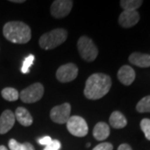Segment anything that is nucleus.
I'll list each match as a JSON object with an SVG mask.
<instances>
[{"label": "nucleus", "instance_id": "1", "mask_svg": "<svg viewBox=\"0 0 150 150\" xmlns=\"http://www.w3.org/2000/svg\"><path fill=\"white\" fill-rule=\"evenodd\" d=\"M112 86L111 78L107 74H93L87 79L84 88V95L88 99L97 100L105 96Z\"/></svg>", "mask_w": 150, "mask_h": 150}, {"label": "nucleus", "instance_id": "2", "mask_svg": "<svg viewBox=\"0 0 150 150\" xmlns=\"http://www.w3.org/2000/svg\"><path fill=\"white\" fill-rule=\"evenodd\" d=\"M4 35L7 40L13 43H27L31 39V29L20 21L8 22L4 26Z\"/></svg>", "mask_w": 150, "mask_h": 150}, {"label": "nucleus", "instance_id": "3", "mask_svg": "<svg viewBox=\"0 0 150 150\" xmlns=\"http://www.w3.org/2000/svg\"><path fill=\"white\" fill-rule=\"evenodd\" d=\"M68 38V33L64 28H55L50 32L45 33L39 38V46L44 50L57 48L64 43Z\"/></svg>", "mask_w": 150, "mask_h": 150}, {"label": "nucleus", "instance_id": "4", "mask_svg": "<svg viewBox=\"0 0 150 150\" xmlns=\"http://www.w3.org/2000/svg\"><path fill=\"white\" fill-rule=\"evenodd\" d=\"M78 49L81 58L87 62H93L98 54V48L90 38L82 36L78 41Z\"/></svg>", "mask_w": 150, "mask_h": 150}, {"label": "nucleus", "instance_id": "5", "mask_svg": "<svg viewBox=\"0 0 150 150\" xmlns=\"http://www.w3.org/2000/svg\"><path fill=\"white\" fill-rule=\"evenodd\" d=\"M43 93L44 88L42 83H35L22 90L19 94V98L23 103H33L40 100L43 97Z\"/></svg>", "mask_w": 150, "mask_h": 150}, {"label": "nucleus", "instance_id": "6", "mask_svg": "<svg viewBox=\"0 0 150 150\" xmlns=\"http://www.w3.org/2000/svg\"><path fill=\"white\" fill-rule=\"evenodd\" d=\"M67 124V129L70 134L75 137H84L88 134V127L85 119L80 116H72L70 117Z\"/></svg>", "mask_w": 150, "mask_h": 150}, {"label": "nucleus", "instance_id": "7", "mask_svg": "<svg viewBox=\"0 0 150 150\" xmlns=\"http://www.w3.org/2000/svg\"><path fill=\"white\" fill-rule=\"evenodd\" d=\"M79 74L78 67L72 63L60 66L56 72V78L61 83H69L74 80Z\"/></svg>", "mask_w": 150, "mask_h": 150}, {"label": "nucleus", "instance_id": "8", "mask_svg": "<svg viewBox=\"0 0 150 150\" xmlns=\"http://www.w3.org/2000/svg\"><path fill=\"white\" fill-rule=\"evenodd\" d=\"M71 106L69 103H65L61 105L55 106L50 112V118L54 123L64 124L68 122L70 118Z\"/></svg>", "mask_w": 150, "mask_h": 150}, {"label": "nucleus", "instance_id": "9", "mask_svg": "<svg viewBox=\"0 0 150 150\" xmlns=\"http://www.w3.org/2000/svg\"><path fill=\"white\" fill-rule=\"evenodd\" d=\"M71 0H57L51 5V14L55 18H62L69 15L73 8Z\"/></svg>", "mask_w": 150, "mask_h": 150}, {"label": "nucleus", "instance_id": "10", "mask_svg": "<svg viewBox=\"0 0 150 150\" xmlns=\"http://www.w3.org/2000/svg\"><path fill=\"white\" fill-rule=\"evenodd\" d=\"M139 13L138 11H123L119 15L118 23L123 28H131L139 21Z\"/></svg>", "mask_w": 150, "mask_h": 150}, {"label": "nucleus", "instance_id": "11", "mask_svg": "<svg viewBox=\"0 0 150 150\" xmlns=\"http://www.w3.org/2000/svg\"><path fill=\"white\" fill-rule=\"evenodd\" d=\"M15 123V115L9 109L4 110L0 116V134H7Z\"/></svg>", "mask_w": 150, "mask_h": 150}, {"label": "nucleus", "instance_id": "12", "mask_svg": "<svg viewBox=\"0 0 150 150\" xmlns=\"http://www.w3.org/2000/svg\"><path fill=\"white\" fill-rule=\"evenodd\" d=\"M135 71L129 65L122 66L118 72V79L123 85L129 86L134 83L135 79Z\"/></svg>", "mask_w": 150, "mask_h": 150}, {"label": "nucleus", "instance_id": "13", "mask_svg": "<svg viewBox=\"0 0 150 150\" xmlns=\"http://www.w3.org/2000/svg\"><path fill=\"white\" fill-rule=\"evenodd\" d=\"M129 62L132 64L139 68L150 67V55L141 53H133L129 57Z\"/></svg>", "mask_w": 150, "mask_h": 150}, {"label": "nucleus", "instance_id": "14", "mask_svg": "<svg viewBox=\"0 0 150 150\" xmlns=\"http://www.w3.org/2000/svg\"><path fill=\"white\" fill-rule=\"evenodd\" d=\"M110 134V129L108 124L104 122H99L94 126L93 130V135L98 141L106 139Z\"/></svg>", "mask_w": 150, "mask_h": 150}, {"label": "nucleus", "instance_id": "15", "mask_svg": "<svg viewBox=\"0 0 150 150\" xmlns=\"http://www.w3.org/2000/svg\"><path fill=\"white\" fill-rule=\"evenodd\" d=\"M14 115H15V118L18 120V122L20 123L21 125H23V126L28 127V126L32 125V115H31V113L28 112L25 108H17Z\"/></svg>", "mask_w": 150, "mask_h": 150}, {"label": "nucleus", "instance_id": "16", "mask_svg": "<svg viewBox=\"0 0 150 150\" xmlns=\"http://www.w3.org/2000/svg\"><path fill=\"white\" fill-rule=\"evenodd\" d=\"M109 123L113 129H123L127 125V119L122 112L114 111L112 112L109 118Z\"/></svg>", "mask_w": 150, "mask_h": 150}, {"label": "nucleus", "instance_id": "17", "mask_svg": "<svg viewBox=\"0 0 150 150\" xmlns=\"http://www.w3.org/2000/svg\"><path fill=\"white\" fill-rule=\"evenodd\" d=\"M2 97L7 101H16L19 98V93L17 89L13 88H5L1 92Z\"/></svg>", "mask_w": 150, "mask_h": 150}, {"label": "nucleus", "instance_id": "18", "mask_svg": "<svg viewBox=\"0 0 150 150\" xmlns=\"http://www.w3.org/2000/svg\"><path fill=\"white\" fill-rule=\"evenodd\" d=\"M142 4L141 0H123L120 2V6L125 11H136Z\"/></svg>", "mask_w": 150, "mask_h": 150}, {"label": "nucleus", "instance_id": "19", "mask_svg": "<svg viewBox=\"0 0 150 150\" xmlns=\"http://www.w3.org/2000/svg\"><path fill=\"white\" fill-rule=\"evenodd\" d=\"M136 110L139 112H150V95L144 97L137 103Z\"/></svg>", "mask_w": 150, "mask_h": 150}, {"label": "nucleus", "instance_id": "20", "mask_svg": "<svg viewBox=\"0 0 150 150\" xmlns=\"http://www.w3.org/2000/svg\"><path fill=\"white\" fill-rule=\"evenodd\" d=\"M33 61H34V56L33 54H30V55H28V57L25 58V59L23 60V66L21 68V72L23 74L29 73V69L33 64Z\"/></svg>", "mask_w": 150, "mask_h": 150}, {"label": "nucleus", "instance_id": "21", "mask_svg": "<svg viewBox=\"0 0 150 150\" xmlns=\"http://www.w3.org/2000/svg\"><path fill=\"white\" fill-rule=\"evenodd\" d=\"M140 128L144 132L146 139L150 141V119L149 118H144L140 122Z\"/></svg>", "mask_w": 150, "mask_h": 150}, {"label": "nucleus", "instance_id": "22", "mask_svg": "<svg viewBox=\"0 0 150 150\" xmlns=\"http://www.w3.org/2000/svg\"><path fill=\"white\" fill-rule=\"evenodd\" d=\"M8 147L10 150H23V144H19L17 140L11 139L8 141Z\"/></svg>", "mask_w": 150, "mask_h": 150}, {"label": "nucleus", "instance_id": "23", "mask_svg": "<svg viewBox=\"0 0 150 150\" xmlns=\"http://www.w3.org/2000/svg\"><path fill=\"white\" fill-rule=\"evenodd\" d=\"M61 149V144L59 140H52V142L48 144L43 150H59Z\"/></svg>", "mask_w": 150, "mask_h": 150}, {"label": "nucleus", "instance_id": "24", "mask_svg": "<svg viewBox=\"0 0 150 150\" xmlns=\"http://www.w3.org/2000/svg\"><path fill=\"white\" fill-rule=\"evenodd\" d=\"M113 146L110 143H102L98 144L93 150H112Z\"/></svg>", "mask_w": 150, "mask_h": 150}, {"label": "nucleus", "instance_id": "25", "mask_svg": "<svg viewBox=\"0 0 150 150\" xmlns=\"http://www.w3.org/2000/svg\"><path fill=\"white\" fill-rule=\"evenodd\" d=\"M52 140L53 139H51V137H49V136H44V137L41 138V139H38V143L40 145H45V146H47V145L49 144L52 142Z\"/></svg>", "mask_w": 150, "mask_h": 150}, {"label": "nucleus", "instance_id": "26", "mask_svg": "<svg viewBox=\"0 0 150 150\" xmlns=\"http://www.w3.org/2000/svg\"><path fill=\"white\" fill-rule=\"evenodd\" d=\"M118 150H133L132 148L127 144H123L119 145V147L118 148Z\"/></svg>", "mask_w": 150, "mask_h": 150}, {"label": "nucleus", "instance_id": "27", "mask_svg": "<svg viewBox=\"0 0 150 150\" xmlns=\"http://www.w3.org/2000/svg\"><path fill=\"white\" fill-rule=\"evenodd\" d=\"M23 144V150H35L34 147L30 143H24Z\"/></svg>", "mask_w": 150, "mask_h": 150}, {"label": "nucleus", "instance_id": "28", "mask_svg": "<svg viewBox=\"0 0 150 150\" xmlns=\"http://www.w3.org/2000/svg\"><path fill=\"white\" fill-rule=\"evenodd\" d=\"M11 2L13 3H18V4H22V3H24L25 1L24 0H11Z\"/></svg>", "mask_w": 150, "mask_h": 150}, {"label": "nucleus", "instance_id": "29", "mask_svg": "<svg viewBox=\"0 0 150 150\" xmlns=\"http://www.w3.org/2000/svg\"><path fill=\"white\" fill-rule=\"evenodd\" d=\"M0 150H8L4 145H0Z\"/></svg>", "mask_w": 150, "mask_h": 150}, {"label": "nucleus", "instance_id": "30", "mask_svg": "<svg viewBox=\"0 0 150 150\" xmlns=\"http://www.w3.org/2000/svg\"><path fill=\"white\" fill-rule=\"evenodd\" d=\"M90 144H87V145H86V146H87V147H90Z\"/></svg>", "mask_w": 150, "mask_h": 150}]
</instances>
